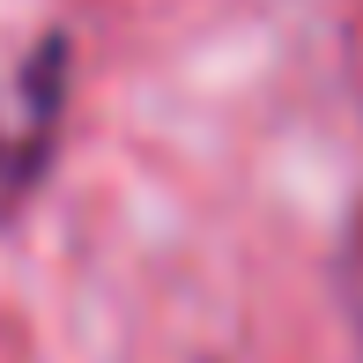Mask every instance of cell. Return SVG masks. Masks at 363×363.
<instances>
[{"label": "cell", "mask_w": 363, "mask_h": 363, "mask_svg": "<svg viewBox=\"0 0 363 363\" xmlns=\"http://www.w3.org/2000/svg\"><path fill=\"white\" fill-rule=\"evenodd\" d=\"M349 296H356V319H363V223L349 238Z\"/></svg>", "instance_id": "6da1fadb"}]
</instances>
